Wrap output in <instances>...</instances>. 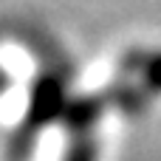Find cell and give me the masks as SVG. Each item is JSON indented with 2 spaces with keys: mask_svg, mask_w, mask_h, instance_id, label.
I'll return each instance as SVG.
<instances>
[{
  "mask_svg": "<svg viewBox=\"0 0 161 161\" xmlns=\"http://www.w3.org/2000/svg\"><path fill=\"white\" fill-rule=\"evenodd\" d=\"M68 108V99H65V76L59 71H42L31 88V102H28V113H25V122L20 127V142L28 144V139L42 130L48 122L54 119H62Z\"/></svg>",
  "mask_w": 161,
  "mask_h": 161,
  "instance_id": "cell-1",
  "label": "cell"
},
{
  "mask_svg": "<svg viewBox=\"0 0 161 161\" xmlns=\"http://www.w3.org/2000/svg\"><path fill=\"white\" fill-rule=\"evenodd\" d=\"M105 105H110V96H108V93L74 99V102H68V108H65V113H62V122H65L68 130H74L76 136H88V130H91V127L96 125V119L102 116Z\"/></svg>",
  "mask_w": 161,
  "mask_h": 161,
  "instance_id": "cell-2",
  "label": "cell"
},
{
  "mask_svg": "<svg viewBox=\"0 0 161 161\" xmlns=\"http://www.w3.org/2000/svg\"><path fill=\"white\" fill-rule=\"evenodd\" d=\"M139 62V74H142V82H144V91L147 93H161V54L153 57H136Z\"/></svg>",
  "mask_w": 161,
  "mask_h": 161,
  "instance_id": "cell-3",
  "label": "cell"
},
{
  "mask_svg": "<svg viewBox=\"0 0 161 161\" xmlns=\"http://www.w3.org/2000/svg\"><path fill=\"white\" fill-rule=\"evenodd\" d=\"M62 161H96V144H93V139L91 136H79L71 144V150L65 153Z\"/></svg>",
  "mask_w": 161,
  "mask_h": 161,
  "instance_id": "cell-4",
  "label": "cell"
}]
</instances>
